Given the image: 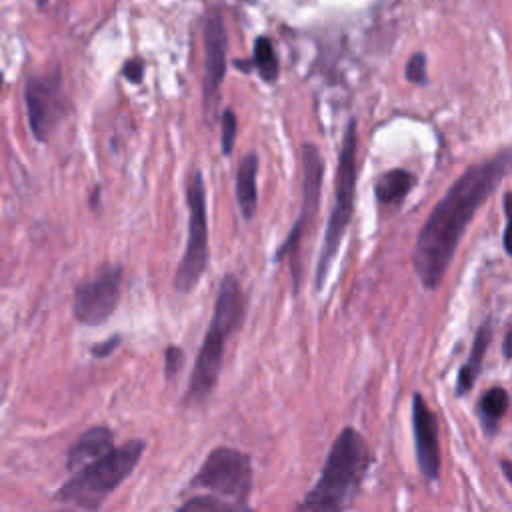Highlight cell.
I'll use <instances>...</instances> for the list:
<instances>
[{
	"label": "cell",
	"instance_id": "obj_1",
	"mask_svg": "<svg viewBox=\"0 0 512 512\" xmlns=\"http://www.w3.org/2000/svg\"><path fill=\"white\" fill-rule=\"evenodd\" d=\"M510 148L466 168L432 208L416 236L412 268L426 290L438 288L464 230L510 170Z\"/></svg>",
	"mask_w": 512,
	"mask_h": 512
},
{
	"label": "cell",
	"instance_id": "obj_2",
	"mask_svg": "<svg viewBox=\"0 0 512 512\" xmlns=\"http://www.w3.org/2000/svg\"><path fill=\"white\" fill-rule=\"evenodd\" d=\"M370 462L372 452L366 438L350 426L344 428L330 448L320 478L306 492L298 510L336 512L348 508L370 468Z\"/></svg>",
	"mask_w": 512,
	"mask_h": 512
},
{
	"label": "cell",
	"instance_id": "obj_3",
	"mask_svg": "<svg viewBox=\"0 0 512 512\" xmlns=\"http://www.w3.org/2000/svg\"><path fill=\"white\" fill-rule=\"evenodd\" d=\"M244 310H246V304H244L240 282L236 280V276L226 274L218 286L214 314L206 330V336L202 340V346L198 350L194 370L190 374L188 390L184 394V404L188 406L204 404L206 398L212 394L220 378L226 342L242 326Z\"/></svg>",
	"mask_w": 512,
	"mask_h": 512
},
{
	"label": "cell",
	"instance_id": "obj_4",
	"mask_svg": "<svg viewBox=\"0 0 512 512\" xmlns=\"http://www.w3.org/2000/svg\"><path fill=\"white\" fill-rule=\"evenodd\" d=\"M146 444L140 438L110 448L78 472L56 492V500L80 508H98L136 468Z\"/></svg>",
	"mask_w": 512,
	"mask_h": 512
},
{
	"label": "cell",
	"instance_id": "obj_5",
	"mask_svg": "<svg viewBox=\"0 0 512 512\" xmlns=\"http://www.w3.org/2000/svg\"><path fill=\"white\" fill-rule=\"evenodd\" d=\"M356 120L350 118L344 130L342 148L338 154V176H336V200L332 214L326 224L324 242L320 248V258L316 264L314 284L320 290L332 262L336 260L340 242L346 234L350 218L354 214V198H356Z\"/></svg>",
	"mask_w": 512,
	"mask_h": 512
},
{
	"label": "cell",
	"instance_id": "obj_6",
	"mask_svg": "<svg viewBox=\"0 0 512 512\" xmlns=\"http://www.w3.org/2000/svg\"><path fill=\"white\" fill-rule=\"evenodd\" d=\"M190 488L206 490L230 510H248V496L252 492L250 456L228 446L214 448L190 478Z\"/></svg>",
	"mask_w": 512,
	"mask_h": 512
},
{
	"label": "cell",
	"instance_id": "obj_7",
	"mask_svg": "<svg viewBox=\"0 0 512 512\" xmlns=\"http://www.w3.org/2000/svg\"><path fill=\"white\" fill-rule=\"evenodd\" d=\"M186 204H188L186 248L174 274V290L180 294H190L198 286L210 258L206 192H204V180L200 170H192L188 174Z\"/></svg>",
	"mask_w": 512,
	"mask_h": 512
},
{
	"label": "cell",
	"instance_id": "obj_8",
	"mask_svg": "<svg viewBox=\"0 0 512 512\" xmlns=\"http://www.w3.org/2000/svg\"><path fill=\"white\" fill-rule=\"evenodd\" d=\"M302 204H300V214L284 240V244L276 252V260L280 262L282 258L296 260L300 242L304 240V232L308 230L312 218L316 216L318 204H320V190H322V180H324V158L320 150L306 142L302 144Z\"/></svg>",
	"mask_w": 512,
	"mask_h": 512
},
{
	"label": "cell",
	"instance_id": "obj_9",
	"mask_svg": "<svg viewBox=\"0 0 512 512\" xmlns=\"http://www.w3.org/2000/svg\"><path fill=\"white\" fill-rule=\"evenodd\" d=\"M122 284L120 266H104L94 278L80 284L74 292V316L88 326L104 324L118 306Z\"/></svg>",
	"mask_w": 512,
	"mask_h": 512
},
{
	"label": "cell",
	"instance_id": "obj_10",
	"mask_svg": "<svg viewBox=\"0 0 512 512\" xmlns=\"http://www.w3.org/2000/svg\"><path fill=\"white\" fill-rule=\"evenodd\" d=\"M24 98L34 136L38 140H48L50 132L56 128L66 110L60 76L54 74L48 78H30Z\"/></svg>",
	"mask_w": 512,
	"mask_h": 512
},
{
	"label": "cell",
	"instance_id": "obj_11",
	"mask_svg": "<svg viewBox=\"0 0 512 512\" xmlns=\"http://www.w3.org/2000/svg\"><path fill=\"white\" fill-rule=\"evenodd\" d=\"M412 430L416 446V462L426 480H438L440 476V444L438 422L434 412L426 406L422 394L412 396Z\"/></svg>",
	"mask_w": 512,
	"mask_h": 512
},
{
	"label": "cell",
	"instance_id": "obj_12",
	"mask_svg": "<svg viewBox=\"0 0 512 512\" xmlns=\"http://www.w3.org/2000/svg\"><path fill=\"white\" fill-rule=\"evenodd\" d=\"M204 46H206V64H204V106L210 112L218 98L220 84L226 72V28L218 14L210 16L204 26Z\"/></svg>",
	"mask_w": 512,
	"mask_h": 512
},
{
	"label": "cell",
	"instance_id": "obj_13",
	"mask_svg": "<svg viewBox=\"0 0 512 512\" xmlns=\"http://www.w3.org/2000/svg\"><path fill=\"white\" fill-rule=\"evenodd\" d=\"M492 336H494V324H492L490 318H486L480 324V328L476 330L474 344H472L468 360L460 366V372H458V378H456V394L458 396L470 392L472 386L476 384V378H478V374L482 370V362H484L486 350H488V346L492 342Z\"/></svg>",
	"mask_w": 512,
	"mask_h": 512
},
{
	"label": "cell",
	"instance_id": "obj_14",
	"mask_svg": "<svg viewBox=\"0 0 512 512\" xmlns=\"http://www.w3.org/2000/svg\"><path fill=\"white\" fill-rule=\"evenodd\" d=\"M114 436L110 432V428L106 426H94L90 430H86L70 448L68 452V468L70 470H78L82 466H86L88 462L100 458L102 454H106L112 448Z\"/></svg>",
	"mask_w": 512,
	"mask_h": 512
},
{
	"label": "cell",
	"instance_id": "obj_15",
	"mask_svg": "<svg viewBox=\"0 0 512 512\" xmlns=\"http://www.w3.org/2000/svg\"><path fill=\"white\" fill-rule=\"evenodd\" d=\"M258 154L248 152L238 166L236 172V202L244 216V220H250L256 214L258 206V192H256V174H258Z\"/></svg>",
	"mask_w": 512,
	"mask_h": 512
},
{
	"label": "cell",
	"instance_id": "obj_16",
	"mask_svg": "<svg viewBox=\"0 0 512 512\" xmlns=\"http://www.w3.org/2000/svg\"><path fill=\"white\" fill-rule=\"evenodd\" d=\"M414 184H416V176L412 172L396 168L378 176L374 192L378 202L382 204H400L408 196Z\"/></svg>",
	"mask_w": 512,
	"mask_h": 512
},
{
	"label": "cell",
	"instance_id": "obj_17",
	"mask_svg": "<svg viewBox=\"0 0 512 512\" xmlns=\"http://www.w3.org/2000/svg\"><path fill=\"white\" fill-rule=\"evenodd\" d=\"M508 406H510V398H508L506 388H502V386H494L482 394V398L478 402V418L488 436L498 432L500 420L506 414Z\"/></svg>",
	"mask_w": 512,
	"mask_h": 512
},
{
	"label": "cell",
	"instance_id": "obj_18",
	"mask_svg": "<svg viewBox=\"0 0 512 512\" xmlns=\"http://www.w3.org/2000/svg\"><path fill=\"white\" fill-rule=\"evenodd\" d=\"M254 66L258 70V74L262 76V80L266 82H274L278 78V58L274 52V46L270 44L268 38L260 36L254 42Z\"/></svg>",
	"mask_w": 512,
	"mask_h": 512
},
{
	"label": "cell",
	"instance_id": "obj_19",
	"mask_svg": "<svg viewBox=\"0 0 512 512\" xmlns=\"http://www.w3.org/2000/svg\"><path fill=\"white\" fill-rule=\"evenodd\" d=\"M236 132H238V122H236V114L226 108L222 112V130H220V148L222 154L228 156L234 148V140H236Z\"/></svg>",
	"mask_w": 512,
	"mask_h": 512
},
{
	"label": "cell",
	"instance_id": "obj_20",
	"mask_svg": "<svg viewBox=\"0 0 512 512\" xmlns=\"http://www.w3.org/2000/svg\"><path fill=\"white\" fill-rule=\"evenodd\" d=\"M184 366V352L178 346H168L164 352V374L166 380H172L174 376H178V372Z\"/></svg>",
	"mask_w": 512,
	"mask_h": 512
},
{
	"label": "cell",
	"instance_id": "obj_21",
	"mask_svg": "<svg viewBox=\"0 0 512 512\" xmlns=\"http://www.w3.org/2000/svg\"><path fill=\"white\" fill-rule=\"evenodd\" d=\"M180 510H230L222 500L214 498V496H194V498H188Z\"/></svg>",
	"mask_w": 512,
	"mask_h": 512
},
{
	"label": "cell",
	"instance_id": "obj_22",
	"mask_svg": "<svg viewBox=\"0 0 512 512\" xmlns=\"http://www.w3.org/2000/svg\"><path fill=\"white\" fill-rule=\"evenodd\" d=\"M406 78L414 84H426V58L422 52L414 54L406 64Z\"/></svg>",
	"mask_w": 512,
	"mask_h": 512
},
{
	"label": "cell",
	"instance_id": "obj_23",
	"mask_svg": "<svg viewBox=\"0 0 512 512\" xmlns=\"http://www.w3.org/2000/svg\"><path fill=\"white\" fill-rule=\"evenodd\" d=\"M124 76L130 80V82H134V84H138L140 80H142V76H144V64L140 62V60H128L126 64H124Z\"/></svg>",
	"mask_w": 512,
	"mask_h": 512
},
{
	"label": "cell",
	"instance_id": "obj_24",
	"mask_svg": "<svg viewBox=\"0 0 512 512\" xmlns=\"http://www.w3.org/2000/svg\"><path fill=\"white\" fill-rule=\"evenodd\" d=\"M118 344H120V336H112V338H108L106 342L96 344V346L92 348V354H94V356H108Z\"/></svg>",
	"mask_w": 512,
	"mask_h": 512
},
{
	"label": "cell",
	"instance_id": "obj_25",
	"mask_svg": "<svg viewBox=\"0 0 512 512\" xmlns=\"http://www.w3.org/2000/svg\"><path fill=\"white\" fill-rule=\"evenodd\" d=\"M510 340H512V332L506 330L504 342H502V354H504V358H510V354H512V350H510Z\"/></svg>",
	"mask_w": 512,
	"mask_h": 512
},
{
	"label": "cell",
	"instance_id": "obj_26",
	"mask_svg": "<svg viewBox=\"0 0 512 512\" xmlns=\"http://www.w3.org/2000/svg\"><path fill=\"white\" fill-rule=\"evenodd\" d=\"M502 472H504V478H506L508 482H512V474H510V462H508V460H504V462H502Z\"/></svg>",
	"mask_w": 512,
	"mask_h": 512
},
{
	"label": "cell",
	"instance_id": "obj_27",
	"mask_svg": "<svg viewBox=\"0 0 512 512\" xmlns=\"http://www.w3.org/2000/svg\"><path fill=\"white\" fill-rule=\"evenodd\" d=\"M2 82H4V78H2V72H0V88H2Z\"/></svg>",
	"mask_w": 512,
	"mask_h": 512
}]
</instances>
